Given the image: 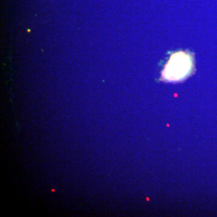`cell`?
I'll list each match as a JSON object with an SVG mask.
<instances>
[{
	"label": "cell",
	"mask_w": 217,
	"mask_h": 217,
	"mask_svg": "<svg viewBox=\"0 0 217 217\" xmlns=\"http://www.w3.org/2000/svg\"><path fill=\"white\" fill-rule=\"evenodd\" d=\"M193 65L192 56L186 52L172 54L162 71V78L168 82L181 81L191 74Z\"/></svg>",
	"instance_id": "cell-1"
}]
</instances>
